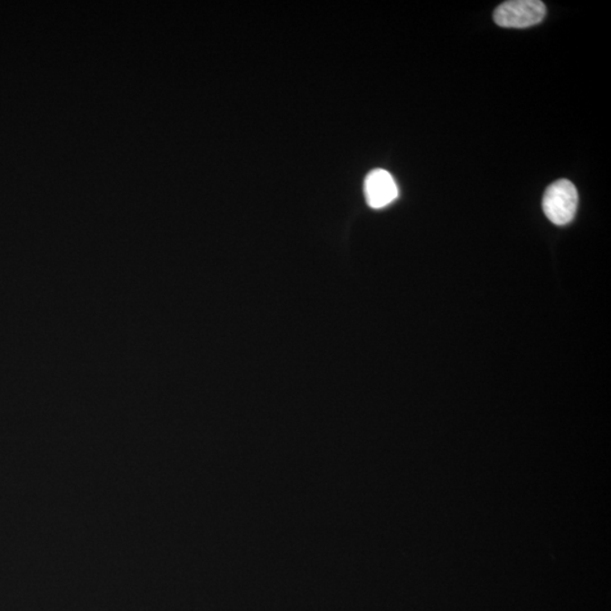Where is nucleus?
I'll list each match as a JSON object with an SVG mask.
<instances>
[{"label": "nucleus", "mask_w": 611, "mask_h": 611, "mask_svg": "<svg viewBox=\"0 0 611 611\" xmlns=\"http://www.w3.org/2000/svg\"><path fill=\"white\" fill-rule=\"evenodd\" d=\"M578 204L577 187L568 179H560L551 183L542 199L543 212L557 226H565L573 221L577 214Z\"/></svg>", "instance_id": "obj_1"}, {"label": "nucleus", "mask_w": 611, "mask_h": 611, "mask_svg": "<svg viewBox=\"0 0 611 611\" xmlns=\"http://www.w3.org/2000/svg\"><path fill=\"white\" fill-rule=\"evenodd\" d=\"M546 5L539 0H511L494 13V21L502 28L525 29L540 24L546 16Z\"/></svg>", "instance_id": "obj_2"}, {"label": "nucleus", "mask_w": 611, "mask_h": 611, "mask_svg": "<svg viewBox=\"0 0 611 611\" xmlns=\"http://www.w3.org/2000/svg\"><path fill=\"white\" fill-rule=\"evenodd\" d=\"M365 196L371 209H383L393 203L399 196V188L392 174L383 169L368 174L365 181Z\"/></svg>", "instance_id": "obj_3"}]
</instances>
